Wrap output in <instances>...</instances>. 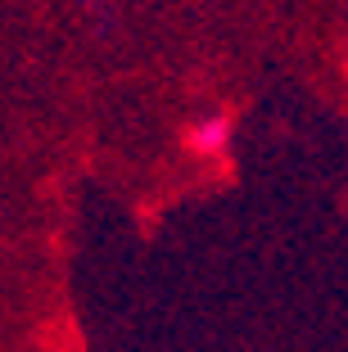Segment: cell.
Wrapping results in <instances>:
<instances>
[{"mask_svg":"<svg viewBox=\"0 0 348 352\" xmlns=\"http://www.w3.org/2000/svg\"><path fill=\"white\" fill-rule=\"evenodd\" d=\"M231 145H236V118L226 109H208L185 126V149L195 158H204V163H222L231 154Z\"/></svg>","mask_w":348,"mask_h":352,"instance_id":"cell-1","label":"cell"}]
</instances>
